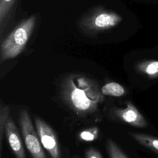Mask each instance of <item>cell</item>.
Listing matches in <instances>:
<instances>
[{"label":"cell","instance_id":"1","mask_svg":"<svg viewBox=\"0 0 158 158\" xmlns=\"http://www.w3.org/2000/svg\"><path fill=\"white\" fill-rule=\"evenodd\" d=\"M102 94L94 81L76 75L67 78L61 88V95L64 102L81 115L96 111L103 100Z\"/></svg>","mask_w":158,"mask_h":158},{"label":"cell","instance_id":"2","mask_svg":"<svg viewBox=\"0 0 158 158\" xmlns=\"http://www.w3.org/2000/svg\"><path fill=\"white\" fill-rule=\"evenodd\" d=\"M32 15L18 25L1 46V62L17 57L25 48L36 23Z\"/></svg>","mask_w":158,"mask_h":158},{"label":"cell","instance_id":"3","mask_svg":"<svg viewBox=\"0 0 158 158\" xmlns=\"http://www.w3.org/2000/svg\"><path fill=\"white\" fill-rule=\"evenodd\" d=\"M19 123L25 144L33 158H46L38 133L26 110L22 109L19 112Z\"/></svg>","mask_w":158,"mask_h":158},{"label":"cell","instance_id":"4","mask_svg":"<svg viewBox=\"0 0 158 158\" xmlns=\"http://www.w3.org/2000/svg\"><path fill=\"white\" fill-rule=\"evenodd\" d=\"M121 20V17L114 12L98 9L86 17L81 24L88 30L97 31L112 28Z\"/></svg>","mask_w":158,"mask_h":158},{"label":"cell","instance_id":"5","mask_svg":"<svg viewBox=\"0 0 158 158\" xmlns=\"http://www.w3.org/2000/svg\"><path fill=\"white\" fill-rule=\"evenodd\" d=\"M36 130L43 148L51 158H60V152L55 132L45 121L39 117L35 118Z\"/></svg>","mask_w":158,"mask_h":158},{"label":"cell","instance_id":"6","mask_svg":"<svg viewBox=\"0 0 158 158\" xmlns=\"http://www.w3.org/2000/svg\"><path fill=\"white\" fill-rule=\"evenodd\" d=\"M115 115L122 122L138 128L148 127V122L137 108L130 101L127 102L125 108L117 109Z\"/></svg>","mask_w":158,"mask_h":158},{"label":"cell","instance_id":"7","mask_svg":"<svg viewBox=\"0 0 158 158\" xmlns=\"http://www.w3.org/2000/svg\"><path fill=\"white\" fill-rule=\"evenodd\" d=\"M5 133L9 146L17 158H26L20 133L12 118L9 117L6 125Z\"/></svg>","mask_w":158,"mask_h":158},{"label":"cell","instance_id":"8","mask_svg":"<svg viewBox=\"0 0 158 158\" xmlns=\"http://www.w3.org/2000/svg\"><path fill=\"white\" fill-rule=\"evenodd\" d=\"M128 134L138 143L158 154V138L143 133L130 132Z\"/></svg>","mask_w":158,"mask_h":158},{"label":"cell","instance_id":"9","mask_svg":"<svg viewBox=\"0 0 158 158\" xmlns=\"http://www.w3.org/2000/svg\"><path fill=\"white\" fill-rule=\"evenodd\" d=\"M101 92L104 95L120 97L125 94V89L120 84L115 82H110L102 87Z\"/></svg>","mask_w":158,"mask_h":158},{"label":"cell","instance_id":"10","mask_svg":"<svg viewBox=\"0 0 158 158\" xmlns=\"http://www.w3.org/2000/svg\"><path fill=\"white\" fill-rule=\"evenodd\" d=\"M106 148L109 158H128L118 145L110 139L107 140Z\"/></svg>","mask_w":158,"mask_h":158},{"label":"cell","instance_id":"11","mask_svg":"<svg viewBox=\"0 0 158 158\" xmlns=\"http://www.w3.org/2000/svg\"><path fill=\"white\" fill-rule=\"evenodd\" d=\"M10 109L7 106L1 105L0 108V143L1 148H2V143L3 139V135L5 132V128L7 121L9 116Z\"/></svg>","mask_w":158,"mask_h":158},{"label":"cell","instance_id":"12","mask_svg":"<svg viewBox=\"0 0 158 158\" xmlns=\"http://www.w3.org/2000/svg\"><path fill=\"white\" fill-rule=\"evenodd\" d=\"M99 135V129L97 127L87 128L80 133L79 138L85 141H92L97 139Z\"/></svg>","mask_w":158,"mask_h":158},{"label":"cell","instance_id":"13","mask_svg":"<svg viewBox=\"0 0 158 158\" xmlns=\"http://www.w3.org/2000/svg\"><path fill=\"white\" fill-rule=\"evenodd\" d=\"M15 0H0V24L2 25L3 20L7 16Z\"/></svg>","mask_w":158,"mask_h":158},{"label":"cell","instance_id":"14","mask_svg":"<svg viewBox=\"0 0 158 158\" xmlns=\"http://www.w3.org/2000/svg\"><path fill=\"white\" fill-rule=\"evenodd\" d=\"M86 158H103L101 153L94 148H89L86 151Z\"/></svg>","mask_w":158,"mask_h":158},{"label":"cell","instance_id":"15","mask_svg":"<svg viewBox=\"0 0 158 158\" xmlns=\"http://www.w3.org/2000/svg\"><path fill=\"white\" fill-rule=\"evenodd\" d=\"M146 72L149 75H153L158 72V62H153L149 64L146 68Z\"/></svg>","mask_w":158,"mask_h":158}]
</instances>
